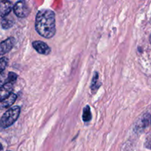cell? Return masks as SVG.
Listing matches in <instances>:
<instances>
[{
  "label": "cell",
  "instance_id": "obj_5",
  "mask_svg": "<svg viewBox=\"0 0 151 151\" xmlns=\"http://www.w3.org/2000/svg\"><path fill=\"white\" fill-rule=\"evenodd\" d=\"M32 47L38 53L41 55H49L51 52V49L49 47V46L46 43L41 41H34L32 43Z\"/></svg>",
  "mask_w": 151,
  "mask_h": 151
},
{
  "label": "cell",
  "instance_id": "obj_14",
  "mask_svg": "<svg viewBox=\"0 0 151 151\" xmlns=\"http://www.w3.org/2000/svg\"><path fill=\"white\" fill-rule=\"evenodd\" d=\"M97 80H98L97 73H95V76L94 77V78H93V80H92V86H91L92 89H94V88H95V85H96V83H97Z\"/></svg>",
  "mask_w": 151,
  "mask_h": 151
},
{
  "label": "cell",
  "instance_id": "obj_13",
  "mask_svg": "<svg viewBox=\"0 0 151 151\" xmlns=\"http://www.w3.org/2000/svg\"><path fill=\"white\" fill-rule=\"evenodd\" d=\"M7 83V77L4 74H0V88Z\"/></svg>",
  "mask_w": 151,
  "mask_h": 151
},
{
  "label": "cell",
  "instance_id": "obj_1",
  "mask_svg": "<svg viewBox=\"0 0 151 151\" xmlns=\"http://www.w3.org/2000/svg\"><path fill=\"white\" fill-rule=\"evenodd\" d=\"M35 29L40 35L46 38H51L55 35V15L51 10H41L38 12L35 18Z\"/></svg>",
  "mask_w": 151,
  "mask_h": 151
},
{
  "label": "cell",
  "instance_id": "obj_15",
  "mask_svg": "<svg viewBox=\"0 0 151 151\" xmlns=\"http://www.w3.org/2000/svg\"><path fill=\"white\" fill-rule=\"evenodd\" d=\"M0 151H3V147L1 144H0Z\"/></svg>",
  "mask_w": 151,
  "mask_h": 151
},
{
  "label": "cell",
  "instance_id": "obj_4",
  "mask_svg": "<svg viewBox=\"0 0 151 151\" xmlns=\"http://www.w3.org/2000/svg\"><path fill=\"white\" fill-rule=\"evenodd\" d=\"M15 41V38L10 37L0 43V55L6 54L10 51L14 46Z\"/></svg>",
  "mask_w": 151,
  "mask_h": 151
},
{
  "label": "cell",
  "instance_id": "obj_6",
  "mask_svg": "<svg viewBox=\"0 0 151 151\" xmlns=\"http://www.w3.org/2000/svg\"><path fill=\"white\" fill-rule=\"evenodd\" d=\"M13 90V84L10 83H6L0 88V102H3L12 94Z\"/></svg>",
  "mask_w": 151,
  "mask_h": 151
},
{
  "label": "cell",
  "instance_id": "obj_3",
  "mask_svg": "<svg viewBox=\"0 0 151 151\" xmlns=\"http://www.w3.org/2000/svg\"><path fill=\"white\" fill-rule=\"evenodd\" d=\"M14 13L19 18H24L29 13V7L27 4L24 1H19L13 6Z\"/></svg>",
  "mask_w": 151,
  "mask_h": 151
},
{
  "label": "cell",
  "instance_id": "obj_12",
  "mask_svg": "<svg viewBox=\"0 0 151 151\" xmlns=\"http://www.w3.org/2000/svg\"><path fill=\"white\" fill-rule=\"evenodd\" d=\"M16 80H17V75L14 72H9L7 77V83L13 84Z\"/></svg>",
  "mask_w": 151,
  "mask_h": 151
},
{
  "label": "cell",
  "instance_id": "obj_10",
  "mask_svg": "<svg viewBox=\"0 0 151 151\" xmlns=\"http://www.w3.org/2000/svg\"><path fill=\"white\" fill-rule=\"evenodd\" d=\"M83 119L84 122H88L91 119V113L90 108L88 106H86L83 109Z\"/></svg>",
  "mask_w": 151,
  "mask_h": 151
},
{
  "label": "cell",
  "instance_id": "obj_11",
  "mask_svg": "<svg viewBox=\"0 0 151 151\" xmlns=\"http://www.w3.org/2000/svg\"><path fill=\"white\" fill-rule=\"evenodd\" d=\"M8 63V59L5 57L0 58V74L2 73L3 71L6 69Z\"/></svg>",
  "mask_w": 151,
  "mask_h": 151
},
{
  "label": "cell",
  "instance_id": "obj_8",
  "mask_svg": "<svg viewBox=\"0 0 151 151\" xmlns=\"http://www.w3.org/2000/svg\"><path fill=\"white\" fill-rule=\"evenodd\" d=\"M16 98H17V96H16L15 94H13V93H12V94H10V95L9 96L6 100H4V101L1 102V103H2V106L4 108L10 107V106H11L14 103L15 100H16Z\"/></svg>",
  "mask_w": 151,
  "mask_h": 151
},
{
  "label": "cell",
  "instance_id": "obj_2",
  "mask_svg": "<svg viewBox=\"0 0 151 151\" xmlns=\"http://www.w3.org/2000/svg\"><path fill=\"white\" fill-rule=\"evenodd\" d=\"M20 111L21 108L19 106H14L8 109L0 119V127L6 128L11 126L19 118Z\"/></svg>",
  "mask_w": 151,
  "mask_h": 151
},
{
  "label": "cell",
  "instance_id": "obj_9",
  "mask_svg": "<svg viewBox=\"0 0 151 151\" xmlns=\"http://www.w3.org/2000/svg\"><path fill=\"white\" fill-rule=\"evenodd\" d=\"M13 24H14V21L12 18L4 17L1 21V27L4 29H9L13 26Z\"/></svg>",
  "mask_w": 151,
  "mask_h": 151
},
{
  "label": "cell",
  "instance_id": "obj_7",
  "mask_svg": "<svg viewBox=\"0 0 151 151\" xmlns=\"http://www.w3.org/2000/svg\"><path fill=\"white\" fill-rule=\"evenodd\" d=\"M13 4L9 1H0V19H4L11 11Z\"/></svg>",
  "mask_w": 151,
  "mask_h": 151
}]
</instances>
